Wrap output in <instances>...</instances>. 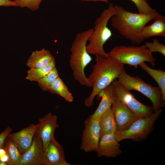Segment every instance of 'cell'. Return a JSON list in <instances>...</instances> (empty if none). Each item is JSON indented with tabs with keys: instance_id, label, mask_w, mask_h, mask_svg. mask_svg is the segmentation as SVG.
<instances>
[{
	"instance_id": "1",
	"label": "cell",
	"mask_w": 165,
	"mask_h": 165,
	"mask_svg": "<svg viewBox=\"0 0 165 165\" xmlns=\"http://www.w3.org/2000/svg\"><path fill=\"white\" fill-rule=\"evenodd\" d=\"M95 55L96 63L93 66L91 73L87 78L93 87L91 93L84 101L85 105L87 107L93 106L95 97L125 71L124 64L113 58L109 56L104 58L97 54Z\"/></svg>"
},
{
	"instance_id": "2",
	"label": "cell",
	"mask_w": 165,
	"mask_h": 165,
	"mask_svg": "<svg viewBox=\"0 0 165 165\" xmlns=\"http://www.w3.org/2000/svg\"><path fill=\"white\" fill-rule=\"evenodd\" d=\"M116 11L110 19L112 26L121 36L133 44H140L145 40L141 32L143 27L153 20L158 13L142 14L131 12L120 6L115 5Z\"/></svg>"
},
{
	"instance_id": "3",
	"label": "cell",
	"mask_w": 165,
	"mask_h": 165,
	"mask_svg": "<svg viewBox=\"0 0 165 165\" xmlns=\"http://www.w3.org/2000/svg\"><path fill=\"white\" fill-rule=\"evenodd\" d=\"M93 31L90 28L77 34L72 44L69 65L75 80L81 85L91 87L86 76L84 69L92 58L86 49L88 38Z\"/></svg>"
},
{
	"instance_id": "4",
	"label": "cell",
	"mask_w": 165,
	"mask_h": 165,
	"mask_svg": "<svg viewBox=\"0 0 165 165\" xmlns=\"http://www.w3.org/2000/svg\"><path fill=\"white\" fill-rule=\"evenodd\" d=\"M116 11L115 6L110 4L96 19L93 31L88 38L89 43L86 46V50L90 54H97L104 58L109 57L105 52L103 46L112 35L107 24Z\"/></svg>"
},
{
	"instance_id": "5",
	"label": "cell",
	"mask_w": 165,
	"mask_h": 165,
	"mask_svg": "<svg viewBox=\"0 0 165 165\" xmlns=\"http://www.w3.org/2000/svg\"><path fill=\"white\" fill-rule=\"evenodd\" d=\"M107 54L119 63L135 68L144 62H149L152 66L155 65L156 60L145 45L140 46H116Z\"/></svg>"
},
{
	"instance_id": "6",
	"label": "cell",
	"mask_w": 165,
	"mask_h": 165,
	"mask_svg": "<svg viewBox=\"0 0 165 165\" xmlns=\"http://www.w3.org/2000/svg\"><path fill=\"white\" fill-rule=\"evenodd\" d=\"M117 80L127 90L138 91L149 99L152 104L154 112L164 106L165 102L163 101L162 93L158 86H153L140 77L132 76L125 71L119 75Z\"/></svg>"
},
{
	"instance_id": "7",
	"label": "cell",
	"mask_w": 165,
	"mask_h": 165,
	"mask_svg": "<svg viewBox=\"0 0 165 165\" xmlns=\"http://www.w3.org/2000/svg\"><path fill=\"white\" fill-rule=\"evenodd\" d=\"M162 112L161 108L149 116L140 118L134 122L127 130L116 131L115 135L119 142L126 139L141 141L146 139L154 128L155 121Z\"/></svg>"
},
{
	"instance_id": "8",
	"label": "cell",
	"mask_w": 165,
	"mask_h": 165,
	"mask_svg": "<svg viewBox=\"0 0 165 165\" xmlns=\"http://www.w3.org/2000/svg\"><path fill=\"white\" fill-rule=\"evenodd\" d=\"M111 84L115 96L136 116L142 118L153 114L152 106L145 105L138 101L130 91L125 89L117 79Z\"/></svg>"
},
{
	"instance_id": "9",
	"label": "cell",
	"mask_w": 165,
	"mask_h": 165,
	"mask_svg": "<svg viewBox=\"0 0 165 165\" xmlns=\"http://www.w3.org/2000/svg\"><path fill=\"white\" fill-rule=\"evenodd\" d=\"M99 118L88 117L84 122L80 149L85 152L96 151L101 137Z\"/></svg>"
},
{
	"instance_id": "10",
	"label": "cell",
	"mask_w": 165,
	"mask_h": 165,
	"mask_svg": "<svg viewBox=\"0 0 165 165\" xmlns=\"http://www.w3.org/2000/svg\"><path fill=\"white\" fill-rule=\"evenodd\" d=\"M112 106L111 108L116 123V131L127 129L134 122L141 118L120 101L114 93Z\"/></svg>"
},
{
	"instance_id": "11",
	"label": "cell",
	"mask_w": 165,
	"mask_h": 165,
	"mask_svg": "<svg viewBox=\"0 0 165 165\" xmlns=\"http://www.w3.org/2000/svg\"><path fill=\"white\" fill-rule=\"evenodd\" d=\"M44 152L42 141L35 133L31 146L21 154L16 165H43Z\"/></svg>"
},
{
	"instance_id": "12",
	"label": "cell",
	"mask_w": 165,
	"mask_h": 165,
	"mask_svg": "<svg viewBox=\"0 0 165 165\" xmlns=\"http://www.w3.org/2000/svg\"><path fill=\"white\" fill-rule=\"evenodd\" d=\"M57 117L50 112L40 119L38 127L36 132L41 139L43 145L45 152L48 144L54 137L56 129L59 127L57 123Z\"/></svg>"
},
{
	"instance_id": "13",
	"label": "cell",
	"mask_w": 165,
	"mask_h": 165,
	"mask_svg": "<svg viewBox=\"0 0 165 165\" xmlns=\"http://www.w3.org/2000/svg\"><path fill=\"white\" fill-rule=\"evenodd\" d=\"M115 133L105 134L101 137L96 151L98 157L115 158L122 154L120 144L117 140Z\"/></svg>"
},
{
	"instance_id": "14",
	"label": "cell",
	"mask_w": 165,
	"mask_h": 165,
	"mask_svg": "<svg viewBox=\"0 0 165 165\" xmlns=\"http://www.w3.org/2000/svg\"><path fill=\"white\" fill-rule=\"evenodd\" d=\"M43 165H71L65 159L62 145L54 137L50 141L43 154Z\"/></svg>"
},
{
	"instance_id": "15",
	"label": "cell",
	"mask_w": 165,
	"mask_h": 165,
	"mask_svg": "<svg viewBox=\"0 0 165 165\" xmlns=\"http://www.w3.org/2000/svg\"><path fill=\"white\" fill-rule=\"evenodd\" d=\"M38 127V124H31L18 132L10 133L7 138L14 142L22 154L31 146Z\"/></svg>"
},
{
	"instance_id": "16",
	"label": "cell",
	"mask_w": 165,
	"mask_h": 165,
	"mask_svg": "<svg viewBox=\"0 0 165 165\" xmlns=\"http://www.w3.org/2000/svg\"><path fill=\"white\" fill-rule=\"evenodd\" d=\"M153 19L152 24L145 25L141 31V35L145 39L156 36L165 37V16L158 13Z\"/></svg>"
},
{
	"instance_id": "17",
	"label": "cell",
	"mask_w": 165,
	"mask_h": 165,
	"mask_svg": "<svg viewBox=\"0 0 165 165\" xmlns=\"http://www.w3.org/2000/svg\"><path fill=\"white\" fill-rule=\"evenodd\" d=\"M113 95V87L111 84L97 95L98 99L101 97V102L94 112L89 116L94 119L99 118L105 111L111 108Z\"/></svg>"
},
{
	"instance_id": "18",
	"label": "cell",
	"mask_w": 165,
	"mask_h": 165,
	"mask_svg": "<svg viewBox=\"0 0 165 165\" xmlns=\"http://www.w3.org/2000/svg\"><path fill=\"white\" fill-rule=\"evenodd\" d=\"M53 57L49 50L43 48L33 52L26 64L31 69H37L48 63Z\"/></svg>"
},
{
	"instance_id": "19",
	"label": "cell",
	"mask_w": 165,
	"mask_h": 165,
	"mask_svg": "<svg viewBox=\"0 0 165 165\" xmlns=\"http://www.w3.org/2000/svg\"><path fill=\"white\" fill-rule=\"evenodd\" d=\"M101 129V137L105 134L115 133L116 123L111 108L108 109L99 118Z\"/></svg>"
},
{
	"instance_id": "20",
	"label": "cell",
	"mask_w": 165,
	"mask_h": 165,
	"mask_svg": "<svg viewBox=\"0 0 165 165\" xmlns=\"http://www.w3.org/2000/svg\"><path fill=\"white\" fill-rule=\"evenodd\" d=\"M47 91L52 94L59 95L68 102H71L73 101L74 98L72 94L59 76L53 82Z\"/></svg>"
},
{
	"instance_id": "21",
	"label": "cell",
	"mask_w": 165,
	"mask_h": 165,
	"mask_svg": "<svg viewBox=\"0 0 165 165\" xmlns=\"http://www.w3.org/2000/svg\"><path fill=\"white\" fill-rule=\"evenodd\" d=\"M139 65L152 77L157 83L162 94L163 101L165 102V72L160 69H155L148 66L145 62Z\"/></svg>"
},
{
	"instance_id": "22",
	"label": "cell",
	"mask_w": 165,
	"mask_h": 165,
	"mask_svg": "<svg viewBox=\"0 0 165 165\" xmlns=\"http://www.w3.org/2000/svg\"><path fill=\"white\" fill-rule=\"evenodd\" d=\"M55 60L53 57L50 62L42 67L36 69H31L27 72L26 79L31 81H37L47 75L55 67Z\"/></svg>"
},
{
	"instance_id": "23",
	"label": "cell",
	"mask_w": 165,
	"mask_h": 165,
	"mask_svg": "<svg viewBox=\"0 0 165 165\" xmlns=\"http://www.w3.org/2000/svg\"><path fill=\"white\" fill-rule=\"evenodd\" d=\"M3 146L9 159L8 165H16L21 155L17 147L13 141L7 138Z\"/></svg>"
},
{
	"instance_id": "24",
	"label": "cell",
	"mask_w": 165,
	"mask_h": 165,
	"mask_svg": "<svg viewBox=\"0 0 165 165\" xmlns=\"http://www.w3.org/2000/svg\"><path fill=\"white\" fill-rule=\"evenodd\" d=\"M59 76L58 71L55 67L47 75L39 79L37 82L42 90L47 91L53 82Z\"/></svg>"
},
{
	"instance_id": "25",
	"label": "cell",
	"mask_w": 165,
	"mask_h": 165,
	"mask_svg": "<svg viewBox=\"0 0 165 165\" xmlns=\"http://www.w3.org/2000/svg\"><path fill=\"white\" fill-rule=\"evenodd\" d=\"M130 0L135 4L139 13L153 14L158 12L149 5L146 0Z\"/></svg>"
},
{
	"instance_id": "26",
	"label": "cell",
	"mask_w": 165,
	"mask_h": 165,
	"mask_svg": "<svg viewBox=\"0 0 165 165\" xmlns=\"http://www.w3.org/2000/svg\"><path fill=\"white\" fill-rule=\"evenodd\" d=\"M43 0H14L17 6L26 7L32 11L38 9Z\"/></svg>"
},
{
	"instance_id": "27",
	"label": "cell",
	"mask_w": 165,
	"mask_h": 165,
	"mask_svg": "<svg viewBox=\"0 0 165 165\" xmlns=\"http://www.w3.org/2000/svg\"><path fill=\"white\" fill-rule=\"evenodd\" d=\"M145 45L151 53L159 52L165 56V45L160 43L157 39H154L152 42H147Z\"/></svg>"
},
{
	"instance_id": "28",
	"label": "cell",
	"mask_w": 165,
	"mask_h": 165,
	"mask_svg": "<svg viewBox=\"0 0 165 165\" xmlns=\"http://www.w3.org/2000/svg\"><path fill=\"white\" fill-rule=\"evenodd\" d=\"M12 130L10 127H8L0 134V148L3 146L6 138Z\"/></svg>"
},
{
	"instance_id": "29",
	"label": "cell",
	"mask_w": 165,
	"mask_h": 165,
	"mask_svg": "<svg viewBox=\"0 0 165 165\" xmlns=\"http://www.w3.org/2000/svg\"><path fill=\"white\" fill-rule=\"evenodd\" d=\"M0 6H17L16 4L13 1L10 0H0Z\"/></svg>"
},
{
	"instance_id": "30",
	"label": "cell",
	"mask_w": 165,
	"mask_h": 165,
	"mask_svg": "<svg viewBox=\"0 0 165 165\" xmlns=\"http://www.w3.org/2000/svg\"><path fill=\"white\" fill-rule=\"evenodd\" d=\"M0 160L3 162L6 163L8 165L9 159V156L6 153V154L0 157Z\"/></svg>"
},
{
	"instance_id": "31",
	"label": "cell",
	"mask_w": 165,
	"mask_h": 165,
	"mask_svg": "<svg viewBox=\"0 0 165 165\" xmlns=\"http://www.w3.org/2000/svg\"><path fill=\"white\" fill-rule=\"evenodd\" d=\"M6 153V151L4 146L0 148V157Z\"/></svg>"
},
{
	"instance_id": "32",
	"label": "cell",
	"mask_w": 165,
	"mask_h": 165,
	"mask_svg": "<svg viewBox=\"0 0 165 165\" xmlns=\"http://www.w3.org/2000/svg\"><path fill=\"white\" fill-rule=\"evenodd\" d=\"M82 1H101L105 2H108V0H81Z\"/></svg>"
},
{
	"instance_id": "33",
	"label": "cell",
	"mask_w": 165,
	"mask_h": 165,
	"mask_svg": "<svg viewBox=\"0 0 165 165\" xmlns=\"http://www.w3.org/2000/svg\"><path fill=\"white\" fill-rule=\"evenodd\" d=\"M0 165H8L7 164L4 162L1 161L0 160Z\"/></svg>"
}]
</instances>
